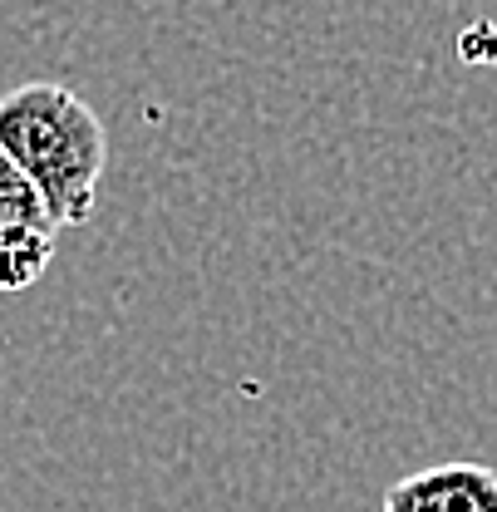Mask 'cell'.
Returning a JSON list of instances; mask_svg holds the SVG:
<instances>
[{
    "label": "cell",
    "mask_w": 497,
    "mask_h": 512,
    "mask_svg": "<svg viewBox=\"0 0 497 512\" xmlns=\"http://www.w3.org/2000/svg\"><path fill=\"white\" fill-rule=\"evenodd\" d=\"M55 261V232L50 227H10L0 232V291L35 286Z\"/></svg>",
    "instance_id": "3957f363"
},
{
    "label": "cell",
    "mask_w": 497,
    "mask_h": 512,
    "mask_svg": "<svg viewBox=\"0 0 497 512\" xmlns=\"http://www.w3.org/2000/svg\"><path fill=\"white\" fill-rule=\"evenodd\" d=\"M384 512H497V473L488 463H434L399 478Z\"/></svg>",
    "instance_id": "7a4b0ae2"
},
{
    "label": "cell",
    "mask_w": 497,
    "mask_h": 512,
    "mask_svg": "<svg viewBox=\"0 0 497 512\" xmlns=\"http://www.w3.org/2000/svg\"><path fill=\"white\" fill-rule=\"evenodd\" d=\"M10 227H50V217H45L40 192L25 183V173L10 158H0V232H10Z\"/></svg>",
    "instance_id": "277c9868"
},
{
    "label": "cell",
    "mask_w": 497,
    "mask_h": 512,
    "mask_svg": "<svg viewBox=\"0 0 497 512\" xmlns=\"http://www.w3.org/2000/svg\"><path fill=\"white\" fill-rule=\"evenodd\" d=\"M0 158L25 173L50 227L64 232L94 217L99 178L109 168V133L69 84L25 79L0 94Z\"/></svg>",
    "instance_id": "6da1fadb"
}]
</instances>
